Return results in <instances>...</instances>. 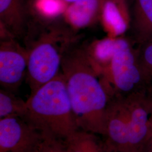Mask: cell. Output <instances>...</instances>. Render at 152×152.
<instances>
[{"instance_id": "cell-1", "label": "cell", "mask_w": 152, "mask_h": 152, "mask_svg": "<svg viewBox=\"0 0 152 152\" xmlns=\"http://www.w3.org/2000/svg\"><path fill=\"white\" fill-rule=\"evenodd\" d=\"M61 71L78 129L92 133L102 132L108 102L107 94L99 77L103 73L90 60L84 46L76 45L64 55Z\"/></svg>"}, {"instance_id": "cell-2", "label": "cell", "mask_w": 152, "mask_h": 152, "mask_svg": "<svg viewBox=\"0 0 152 152\" xmlns=\"http://www.w3.org/2000/svg\"><path fill=\"white\" fill-rule=\"evenodd\" d=\"M78 38L59 20L50 23L33 20L24 41L28 52L26 77L31 94L60 73L64 55Z\"/></svg>"}, {"instance_id": "cell-3", "label": "cell", "mask_w": 152, "mask_h": 152, "mask_svg": "<svg viewBox=\"0 0 152 152\" xmlns=\"http://www.w3.org/2000/svg\"><path fill=\"white\" fill-rule=\"evenodd\" d=\"M24 117L44 135L63 140L80 130L61 71L31 94Z\"/></svg>"}, {"instance_id": "cell-4", "label": "cell", "mask_w": 152, "mask_h": 152, "mask_svg": "<svg viewBox=\"0 0 152 152\" xmlns=\"http://www.w3.org/2000/svg\"><path fill=\"white\" fill-rule=\"evenodd\" d=\"M44 136L24 117L0 119V152H32Z\"/></svg>"}, {"instance_id": "cell-5", "label": "cell", "mask_w": 152, "mask_h": 152, "mask_svg": "<svg viewBox=\"0 0 152 152\" xmlns=\"http://www.w3.org/2000/svg\"><path fill=\"white\" fill-rule=\"evenodd\" d=\"M28 52L17 39L0 40V84L2 88L15 91L27 77Z\"/></svg>"}, {"instance_id": "cell-6", "label": "cell", "mask_w": 152, "mask_h": 152, "mask_svg": "<svg viewBox=\"0 0 152 152\" xmlns=\"http://www.w3.org/2000/svg\"><path fill=\"white\" fill-rule=\"evenodd\" d=\"M120 112V114L111 115L106 125L110 139L120 146L141 141L147 133V112L142 109H136L127 120Z\"/></svg>"}, {"instance_id": "cell-7", "label": "cell", "mask_w": 152, "mask_h": 152, "mask_svg": "<svg viewBox=\"0 0 152 152\" xmlns=\"http://www.w3.org/2000/svg\"><path fill=\"white\" fill-rule=\"evenodd\" d=\"M106 73L115 87L123 92L130 91L140 81V72L130 45L126 40L115 52Z\"/></svg>"}, {"instance_id": "cell-8", "label": "cell", "mask_w": 152, "mask_h": 152, "mask_svg": "<svg viewBox=\"0 0 152 152\" xmlns=\"http://www.w3.org/2000/svg\"><path fill=\"white\" fill-rule=\"evenodd\" d=\"M32 20L31 0H0V24L17 39L24 41Z\"/></svg>"}, {"instance_id": "cell-9", "label": "cell", "mask_w": 152, "mask_h": 152, "mask_svg": "<svg viewBox=\"0 0 152 152\" xmlns=\"http://www.w3.org/2000/svg\"><path fill=\"white\" fill-rule=\"evenodd\" d=\"M102 0H80L67 6L63 15L65 24L77 32L100 19Z\"/></svg>"}, {"instance_id": "cell-10", "label": "cell", "mask_w": 152, "mask_h": 152, "mask_svg": "<svg viewBox=\"0 0 152 152\" xmlns=\"http://www.w3.org/2000/svg\"><path fill=\"white\" fill-rule=\"evenodd\" d=\"M100 19L110 37L125 33L128 24L126 0H102Z\"/></svg>"}, {"instance_id": "cell-11", "label": "cell", "mask_w": 152, "mask_h": 152, "mask_svg": "<svg viewBox=\"0 0 152 152\" xmlns=\"http://www.w3.org/2000/svg\"><path fill=\"white\" fill-rule=\"evenodd\" d=\"M125 40L110 37L95 41L84 48L92 64L104 73L108 69L115 52Z\"/></svg>"}, {"instance_id": "cell-12", "label": "cell", "mask_w": 152, "mask_h": 152, "mask_svg": "<svg viewBox=\"0 0 152 152\" xmlns=\"http://www.w3.org/2000/svg\"><path fill=\"white\" fill-rule=\"evenodd\" d=\"M68 5L63 0H31L32 19L43 23L59 20Z\"/></svg>"}, {"instance_id": "cell-13", "label": "cell", "mask_w": 152, "mask_h": 152, "mask_svg": "<svg viewBox=\"0 0 152 152\" xmlns=\"http://www.w3.org/2000/svg\"><path fill=\"white\" fill-rule=\"evenodd\" d=\"M94 133L78 130L64 141L69 152H102Z\"/></svg>"}, {"instance_id": "cell-14", "label": "cell", "mask_w": 152, "mask_h": 152, "mask_svg": "<svg viewBox=\"0 0 152 152\" xmlns=\"http://www.w3.org/2000/svg\"><path fill=\"white\" fill-rule=\"evenodd\" d=\"M26 111V101L16 96L12 92L0 90V119L11 116L24 117Z\"/></svg>"}, {"instance_id": "cell-15", "label": "cell", "mask_w": 152, "mask_h": 152, "mask_svg": "<svg viewBox=\"0 0 152 152\" xmlns=\"http://www.w3.org/2000/svg\"><path fill=\"white\" fill-rule=\"evenodd\" d=\"M32 152H69L65 141L45 135L42 140Z\"/></svg>"}, {"instance_id": "cell-16", "label": "cell", "mask_w": 152, "mask_h": 152, "mask_svg": "<svg viewBox=\"0 0 152 152\" xmlns=\"http://www.w3.org/2000/svg\"><path fill=\"white\" fill-rule=\"evenodd\" d=\"M134 14L137 20L152 26V0H135Z\"/></svg>"}, {"instance_id": "cell-17", "label": "cell", "mask_w": 152, "mask_h": 152, "mask_svg": "<svg viewBox=\"0 0 152 152\" xmlns=\"http://www.w3.org/2000/svg\"><path fill=\"white\" fill-rule=\"evenodd\" d=\"M63 1L65 2V4H66L67 5H69L80 0H63Z\"/></svg>"}]
</instances>
